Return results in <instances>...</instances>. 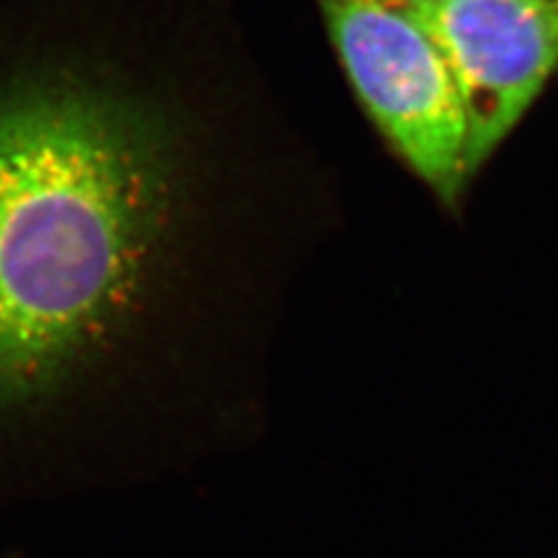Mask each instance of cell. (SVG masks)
I'll list each match as a JSON object with an SVG mask.
<instances>
[{
    "mask_svg": "<svg viewBox=\"0 0 558 558\" xmlns=\"http://www.w3.org/2000/svg\"><path fill=\"white\" fill-rule=\"evenodd\" d=\"M336 191L221 0H105L0 86V416L54 396L201 244Z\"/></svg>",
    "mask_w": 558,
    "mask_h": 558,
    "instance_id": "1",
    "label": "cell"
},
{
    "mask_svg": "<svg viewBox=\"0 0 558 558\" xmlns=\"http://www.w3.org/2000/svg\"><path fill=\"white\" fill-rule=\"evenodd\" d=\"M344 77L384 143L447 207L468 182V129L451 68L418 16L393 0H317Z\"/></svg>",
    "mask_w": 558,
    "mask_h": 558,
    "instance_id": "2",
    "label": "cell"
},
{
    "mask_svg": "<svg viewBox=\"0 0 558 558\" xmlns=\"http://www.w3.org/2000/svg\"><path fill=\"white\" fill-rule=\"evenodd\" d=\"M451 68L475 178L558 70V0H435L408 5Z\"/></svg>",
    "mask_w": 558,
    "mask_h": 558,
    "instance_id": "3",
    "label": "cell"
},
{
    "mask_svg": "<svg viewBox=\"0 0 558 558\" xmlns=\"http://www.w3.org/2000/svg\"><path fill=\"white\" fill-rule=\"evenodd\" d=\"M393 3H400V5H422V3H435V0H393Z\"/></svg>",
    "mask_w": 558,
    "mask_h": 558,
    "instance_id": "4",
    "label": "cell"
}]
</instances>
